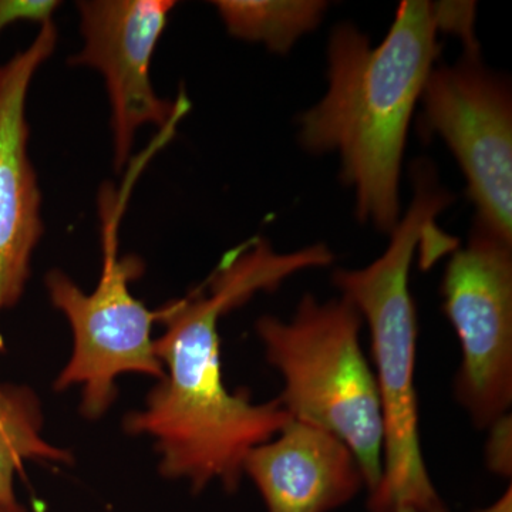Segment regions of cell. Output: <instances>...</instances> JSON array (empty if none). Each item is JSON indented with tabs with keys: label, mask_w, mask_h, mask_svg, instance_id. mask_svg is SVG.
<instances>
[{
	"label": "cell",
	"mask_w": 512,
	"mask_h": 512,
	"mask_svg": "<svg viewBox=\"0 0 512 512\" xmlns=\"http://www.w3.org/2000/svg\"><path fill=\"white\" fill-rule=\"evenodd\" d=\"M333 258L323 244L278 254L255 238L224 256L208 292L200 289L160 309L165 330L154 350L164 379L124 427L156 440L164 477L190 481L195 493L214 481L237 491L249 451L274 439L292 417L278 397L252 403L247 390L225 387L220 320L256 292H274L292 275L328 266Z\"/></svg>",
	"instance_id": "obj_1"
},
{
	"label": "cell",
	"mask_w": 512,
	"mask_h": 512,
	"mask_svg": "<svg viewBox=\"0 0 512 512\" xmlns=\"http://www.w3.org/2000/svg\"><path fill=\"white\" fill-rule=\"evenodd\" d=\"M436 9L404 0L380 45L350 23L333 29L328 90L298 119L303 150L339 154L343 183L355 192L357 220L390 234L400 221L407 134L440 53Z\"/></svg>",
	"instance_id": "obj_2"
},
{
	"label": "cell",
	"mask_w": 512,
	"mask_h": 512,
	"mask_svg": "<svg viewBox=\"0 0 512 512\" xmlns=\"http://www.w3.org/2000/svg\"><path fill=\"white\" fill-rule=\"evenodd\" d=\"M413 198L390 232L386 251L362 269H336L333 284L367 323L382 404L383 473L367 497V511L443 507L431 481L419 430L416 390L417 316L409 279L417 249L444 238L436 218L453 201L436 168L423 160L412 167Z\"/></svg>",
	"instance_id": "obj_3"
},
{
	"label": "cell",
	"mask_w": 512,
	"mask_h": 512,
	"mask_svg": "<svg viewBox=\"0 0 512 512\" xmlns=\"http://www.w3.org/2000/svg\"><path fill=\"white\" fill-rule=\"evenodd\" d=\"M363 323L349 299L322 302L306 293L291 320L265 315L255 329L266 362L284 379L282 406L292 419L345 441L372 494L383 473L384 426L375 373L360 345Z\"/></svg>",
	"instance_id": "obj_4"
},
{
	"label": "cell",
	"mask_w": 512,
	"mask_h": 512,
	"mask_svg": "<svg viewBox=\"0 0 512 512\" xmlns=\"http://www.w3.org/2000/svg\"><path fill=\"white\" fill-rule=\"evenodd\" d=\"M103 268L99 285L90 295L69 276L52 271L46 278L53 305L64 313L73 332V353L56 380V389L82 387V413L99 419L116 399V379L137 373L164 379V367L151 339L160 311H148L130 292V282L143 272L136 256H120L117 225L119 200L104 192Z\"/></svg>",
	"instance_id": "obj_5"
},
{
	"label": "cell",
	"mask_w": 512,
	"mask_h": 512,
	"mask_svg": "<svg viewBox=\"0 0 512 512\" xmlns=\"http://www.w3.org/2000/svg\"><path fill=\"white\" fill-rule=\"evenodd\" d=\"M423 126L456 157L476 227L512 245V96L504 76L488 69L480 46L464 47L453 64L431 70L423 94Z\"/></svg>",
	"instance_id": "obj_6"
},
{
	"label": "cell",
	"mask_w": 512,
	"mask_h": 512,
	"mask_svg": "<svg viewBox=\"0 0 512 512\" xmlns=\"http://www.w3.org/2000/svg\"><path fill=\"white\" fill-rule=\"evenodd\" d=\"M440 292L461 349L454 397L487 430L512 404V245L474 225L451 252Z\"/></svg>",
	"instance_id": "obj_7"
},
{
	"label": "cell",
	"mask_w": 512,
	"mask_h": 512,
	"mask_svg": "<svg viewBox=\"0 0 512 512\" xmlns=\"http://www.w3.org/2000/svg\"><path fill=\"white\" fill-rule=\"evenodd\" d=\"M84 47L73 64L99 70L111 103L114 165L127 164L136 131L144 124L165 126L177 104L161 100L150 79L151 59L163 35L171 0H90L77 3Z\"/></svg>",
	"instance_id": "obj_8"
},
{
	"label": "cell",
	"mask_w": 512,
	"mask_h": 512,
	"mask_svg": "<svg viewBox=\"0 0 512 512\" xmlns=\"http://www.w3.org/2000/svg\"><path fill=\"white\" fill-rule=\"evenodd\" d=\"M56 26L40 25L28 49L0 66V313L18 303L42 237L40 191L29 160L26 97L40 64L55 50Z\"/></svg>",
	"instance_id": "obj_9"
},
{
	"label": "cell",
	"mask_w": 512,
	"mask_h": 512,
	"mask_svg": "<svg viewBox=\"0 0 512 512\" xmlns=\"http://www.w3.org/2000/svg\"><path fill=\"white\" fill-rule=\"evenodd\" d=\"M244 474L268 512H332L366 488L359 461L345 441L296 419L249 451Z\"/></svg>",
	"instance_id": "obj_10"
},
{
	"label": "cell",
	"mask_w": 512,
	"mask_h": 512,
	"mask_svg": "<svg viewBox=\"0 0 512 512\" xmlns=\"http://www.w3.org/2000/svg\"><path fill=\"white\" fill-rule=\"evenodd\" d=\"M39 399L29 387L0 384V501L18 503L15 477L28 460L69 463V451L47 443Z\"/></svg>",
	"instance_id": "obj_11"
},
{
	"label": "cell",
	"mask_w": 512,
	"mask_h": 512,
	"mask_svg": "<svg viewBox=\"0 0 512 512\" xmlns=\"http://www.w3.org/2000/svg\"><path fill=\"white\" fill-rule=\"evenodd\" d=\"M228 32L238 39L262 43L278 55L318 28L328 9L320 0H220L214 2Z\"/></svg>",
	"instance_id": "obj_12"
},
{
	"label": "cell",
	"mask_w": 512,
	"mask_h": 512,
	"mask_svg": "<svg viewBox=\"0 0 512 512\" xmlns=\"http://www.w3.org/2000/svg\"><path fill=\"white\" fill-rule=\"evenodd\" d=\"M484 446L485 466L494 476L511 480L512 477V417L504 414L487 429Z\"/></svg>",
	"instance_id": "obj_13"
},
{
	"label": "cell",
	"mask_w": 512,
	"mask_h": 512,
	"mask_svg": "<svg viewBox=\"0 0 512 512\" xmlns=\"http://www.w3.org/2000/svg\"><path fill=\"white\" fill-rule=\"evenodd\" d=\"M439 32L451 33L463 40L464 47L478 46L474 36L476 3L439 2L434 3Z\"/></svg>",
	"instance_id": "obj_14"
},
{
	"label": "cell",
	"mask_w": 512,
	"mask_h": 512,
	"mask_svg": "<svg viewBox=\"0 0 512 512\" xmlns=\"http://www.w3.org/2000/svg\"><path fill=\"white\" fill-rule=\"evenodd\" d=\"M57 8L59 2L55 0H0V33L20 20L39 22L40 25L49 22Z\"/></svg>",
	"instance_id": "obj_15"
},
{
	"label": "cell",
	"mask_w": 512,
	"mask_h": 512,
	"mask_svg": "<svg viewBox=\"0 0 512 512\" xmlns=\"http://www.w3.org/2000/svg\"><path fill=\"white\" fill-rule=\"evenodd\" d=\"M477 512H512V487L507 488V491L495 503L488 505L487 508Z\"/></svg>",
	"instance_id": "obj_16"
},
{
	"label": "cell",
	"mask_w": 512,
	"mask_h": 512,
	"mask_svg": "<svg viewBox=\"0 0 512 512\" xmlns=\"http://www.w3.org/2000/svg\"><path fill=\"white\" fill-rule=\"evenodd\" d=\"M396 512H450L447 510L446 505L437 508H419L412 507V505H406V507H400Z\"/></svg>",
	"instance_id": "obj_17"
},
{
	"label": "cell",
	"mask_w": 512,
	"mask_h": 512,
	"mask_svg": "<svg viewBox=\"0 0 512 512\" xmlns=\"http://www.w3.org/2000/svg\"><path fill=\"white\" fill-rule=\"evenodd\" d=\"M0 512H29L25 507H22L19 503H2L0 501Z\"/></svg>",
	"instance_id": "obj_18"
}]
</instances>
